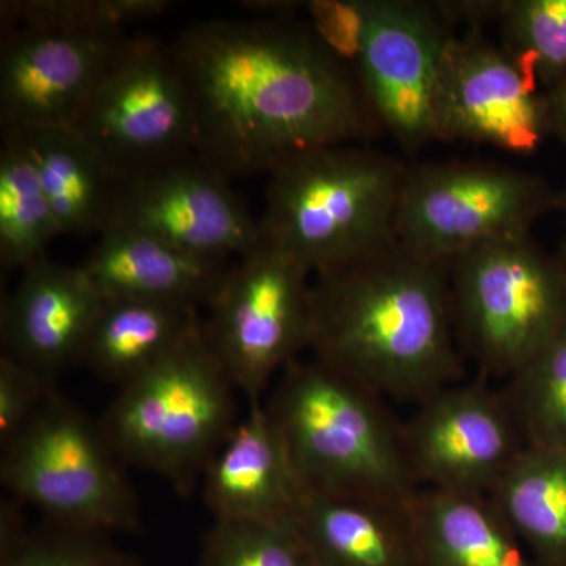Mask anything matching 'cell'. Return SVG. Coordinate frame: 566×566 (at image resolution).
I'll return each mask as SVG.
<instances>
[{"label": "cell", "mask_w": 566, "mask_h": 566, "mask_svg": "<svg viewBox=\"0 0 566 566\" xmlns=\"http://www.w3.org/2000/svg\"><path fill=\"white\" fill-rule=\"evenodd\" d=\"M196 126V155L223 177L273 175L303 153L379 132L356 73L293 14L212 20L169 46Z\"/></svg>", "instance_id": "1"}, {"label": "cell", "mask_w": 566, "mask_h": 566, "mask_svg": "<svg viewBox=\"0 0 566 566\" xmlns=\"http://www.w3.org/2000/svg\"><path fill=\"white\" fill-rule=\"evenodd\" d=\"M312 357L398 403L419 405L461 382L449 264L389 249L314 277Z\"/></svg>", "instance_id": "2"}, {"label": "cell", "mask_w": 566, "mask_h": 566, "mask_svg": "<svg viewBox=\"0 0 566 566\" xmlns=\"http://www.w3.org/2000/svg\"><path fill=\"white\" fill-rule=\"evenodd\" d=\"M263 403L304 490L395 504L420 490L403 422L381 397L314 357L290 364Z\"/></svg>", "instance_id": "3"}, {"label": "cell", "mask_w": 566, "mask_h": 566, "mask_svg": "<svg viewBox=\"0 0 566 566\" xmlns=\"http://www.w3.org/2000/svg\"><path fill=\"white\" fill-rule=\"evenodd\" d=\"M406 172L397 156L359 144L303 153L270 175L262 238L314 277L365 262L398 243Z\"/></svg>", "instance_id": "4"}, {"label": "cell", "mask_w": 566, "mask_h": 566, "mask_svg": "<svg viewBox=\"0 0 566 566\" xmlns=\"http://www.w3.org/2000/svg\"><path fill=\"white\" fill-rule=\"evenodd\" d=\"M237 394L200 324L169 356L118 387L99 422L123 463L188 495L240 422Z\"/></svg>", "instance_id": "5"}, {"label": "cell", "mask_w": 566, "mask_h": 566, "mask_svg": "<svg viewBox=\"0 0 566 566\" xmlns=\"http://www.w3.org/2000/svg\"><path fill=\"white\" fill-rule=\"evenodd\" d=\"M458 345L480 378H512L566 326V273L532 234L505 238L449 263Z\"/></svg>", "instance_id": "6"}, {"label": "cell", "mask_w": 566, "mask_h": 566, "mask_svg": "<svg viewBox=\"0 0 566 566\" xmlns=\"http://www.w3.org/2000/svg\"><path fill=\"white\" fill-rule=\"evenodd\" d=\"M125 465L102 422L55 392L2 447L0 480L14 501L35 506L54 526L133 532L140 506Z\"/></svg>", "instance_id": "7"}, {"label": "cell", "mask_w": 566, "mask_h": 566, "mask_svg": "<svg viewBox=\"0 0 566 566\" xmlns=\"http://www.w3.org/2000/svg\"><path fill=\"white\" fill-rule=\"evenodd\" d=\"M557 191L534 172L494 161L408 166L397 216L401 244L436 262L479 245L531 234Z\"/></svg>", "instance_id": "8"}, {"label": "cell", "mask_w": 566, "mask_h": 566, "mask_svg": "<svg viewBox=\"0 0 566 566\" xmlns=\"http://www.w3.org/2000/svg\"><path fill=\"white\" fill-rule=\"evenodd\" d=\"M312 277L262 240L229 268L205 305V340L245 403L263 401L274 379L311 348Z\"/></svg>", "instance_id": "9"}, {"label": "cell", "mask_w": 566, "mask_h": 566, "mask_svg": "<svg viewBox=\"0 0 566 566\" xmlns=\"http://www.w3.org/2000/svg\"><path fill=\"white\" fill-rule=\"evenodd\" d=\"M346 11L345 39L376 125L406 151L420 150L434 142L431 95L457 33L446 2L360 0L346 2Z\"/></svg>", "instance_id": "10"}, {"label": "cell", "mask_w": 566, "mask_h": 566, "mask_svg": "<svg viewBox=\"0 0 566 566\" xmlns=\"http://www.w3.org/2000/svg\"><path fill=\"white\" fill-rule=\"evenodd\" d=\"M73 132L122 181L196 153L191 103L169 46L134 36Z\"/></svg>", "instance_id": "11"}, {"label": "cell", "mask_w": 566, "mask_h": 566, "mask_svg": "<svg viewBox=\"0 0 566 566\" xmlns=\"http://www.w3.org/2000/svg\"><path fill=\"white\" fill-rule=\"evenodd\" d=\"M434 142H471L531 155L547 137L543 92L482 25L447 44L433 95Z\"/></svg>", "instance_id": "12"}, {"label": "cell", "mask_w": 566, "mask_h": 566, "mask_svg": "<svg viewBox=\"0 0 566 566\" xmlns=\"http://www.w3.org/2000/svg\"><path fill=\"white\" fill-rule=\"evenodd\" d=\"M129 43L123 32L7 25L0 54L2 134L74 129Z\"/></svg>", "instance_id": "13"}, {"label": "cell", "mask_w": 566, "mask_h": 566, "mask_svg": "<svg viewBox=\"0 0 566 566\" xmlns=\"http://www.w3.org/2000/svg\"><path fill=\"white\" fill-rule=\"evenodd\" d=\"M403 441L420 488L465 494L490 495L526 449L504 395L483 378L417 405L403 422Z\"/></svg>", "instance_id": "14"}, {"label": "cell", "mask_w": 566, "mask_h": 566, "mask_svg": "<svg viewBox=\"0 0 566 566\" xmlns=\"http://www.w3.org/2000/svg\"><path fill=\"white\" fill-rule=\"evenodd\" d=\"M230 181L193 153L123 181L111 226L139 230L205 259H240L263 238L260 221Z\"/></svg>", "instance_id": "15"}, {"label": "cell", "mask_w": 566, "mask_h": 566, "mask_svg": "<svg viewBox=\"0 0 566 566\" xmlns=\"http://www.w3.org/2000/svg\"><path fill=\"white\" fill-rule=\"evenodd\" d=\"M103 300L80 266L43 259L28 270L2 307L3 354L46 378L81 364Z\"/></svg>", "instance_id": "16"}, {"label": "cell", "mask_w": 566, "mask_h": 566, "mask_svg": "<svg viewBox=\"0 0 566 566\" xmlns=\"http://www.w3.org/2000/svg\"><path fill=\"white\" fill-rule=\"evenodd\" d=\"M202 486L214 521L293 523L304 488L263 401L248 405L245 416L208 464Z\"/></svg>", "instance_id": "17"}, {"label": "cell", "mask_w": 566, "mask_h": 566, "mask_svg": "<svg viewBox=\"0 0 566 566\" xmlns=\"http://www.w3.org/2000/svg\"><path fill=\"white\" fill-rule=\"evenodd\" d=\"M226 260L192 255L151 234L112 223L80 270L107 300L161 301L205 307L229 271Z\"/></svg>", "instance_id": "18"}, {"label": "cell", "mask_w": 566, "mask_h": 566, "mask_svg": "<svg viewBox=\"0 0 566 566\" xmlns=\"http://www.w3.org/2000/svg\"><path fill=\"white\" fill-rule=\"evenodd\" d=\"M409 502L304 490L293 526L315 566H420Z\"/></svg>", "instance_id": "19"}, {"label": "cell", "mask_w": 566, "mask_h": 566, "mask_svg": "<svg viewBox=\"0 0 566 566\" xmlns=\"http://www.w3.org/2000/svg\"><path fill=\"white\" fill-rule=\"evenodd\" d=\"M408 510L420 566H539L490 495L420 488Z\"/></svg>", "instance_id": "20"}, {"label": "cell", "mask_w": 566, "mask_h": 566, "mask_svg": "<svg viewBox=\"0 0 566 566\" xmlns=\"http://www.w3.org/2000/svg\"><path fill=\"white\" fill-rule=\"evenodd\" d=\"M202 324L192 305L147 300L103 301L81 364L117 387L169 356Z\"/></svg>", "instance_id": "21"}, {"label": "cell", "mask_w": 566, "mask_h": 566, "mask_svg": "<svg viewBox=\"0 0 566 566\" xmlns=\"http://www.w3.org/2000/svg\"><path fill=\"white\" fill-rule=\"evenodd\" d=\"M24 140L62 234H102L114 219L122 180L73 129L14 134Z\"/></svg>", "instance_id": "22"}, {"label": "cell", "mask_w": 566, "mask_h": 566, "mask_svg": "<svg viewBox=\"0 0 566 566\" xmlns=\"http://www.w3.org/2000/svg\"><path fill=\"white\" fill-rule=\"evenodd\" d=\"M490 499L539 566H566V449L526 446Z\"/></svg>", "instance_id": "23"}, {"label": "cell", "mask_w": 566, "mask_h": 566, "mask_svg": "<svg viewBox=\"0 0 566 566\" xmlns=\"http://www.w3.org/2000/svg\"><path fill=\"white\" fill-rule=\"evenodd\" d=\"M61 229L24 140L2 134L0 147V263L3 270H28L46 259Z\"/></svg>", "instance_id": "24"}, {"label": "cell", "mask_w": 566, "mask_h": 566, "mask_svg": "<svg viewBox=\"0 0 566 566\" xmlns=\"http://www.w3.org/2000/svg\"><path fill=\"white\" fill-rule=\"evenodd\" d=\"M501 392L527 447L566 449V326Z\"/></svg>", "instance_id": "25"}, {"label": "cell", "mask_w": 566, "mask_h": 566, "mask_svg": "<svg viewBox=\"0 0 566 566\" xmlns=\"http://www.w3.org/2000/svg\"><path fill=\"white\" fill-rule=\"evenodd\" d=\"M501 46L542 92L566 76V0H494Z\"/></svg>", "instance_id": "26"}, {"label": "cell", "mask_w": 566, "mask_h": 566, "mask_svg": "<svg viewBox=\"0 0 566 566\" xmlns=\"http://www.w3.org/2000/svg\"><path fill=\"white\" fill-rule=\"evenodd\" d=\"M0 6L3 25L81 32H123L170 9L167 0H7Z\"/></svg>", "instance_id": "27"}, {"label": "cell", "mask_w": 566, "mask_h": 566, "mask_svg": "<svg viewBox=\"0 0 566 566\" xmlns=\"http://www.w3.org/2000/svg\"><path fill=\"white\" fill-rule=\"evenodd\" d=\"M199 566H315L293 523L214 521L205 535Z\"/></svg>", "instance_id": "28"}, {"label": "cell", "mask_w": 566, "mask_h": 566, "mask_svg": "<svg viewBox=\"0 0 566 566\" xmlns=\"http://www.w3.org/2000/svg\"><path fill=\"white\" fill-rule=\"evenodd\" d=\"M104 535L51 524L44 534L21 536L7 549L2 566H136L107 545Z\"/></svg>", "instance_id": "29"}, {"label": "cell", "mask_w": 566, "mask_h": 566, "mask_svg": "<svg viewBox=\"0 0 566 566\" xmlns=\"http://www.w3.org/2000/svg\"><path fill=\"white\" fill-rule=\"evenodd\" d=\"M57 392L54 379L39 374L13 357H0V446L28 427Z\"/></svg>", "instance_id": "30"}, {"label": "cell", "mask_w": 566, "mask_h": 566, "mask_svg": "<svg viewBox=\"0 0 566 566\" xmlns=\"http://www.w3.org/2000/svg\"><path fill=\"white\" fill-rule=\"evenodd\" d=\"M547 137H556L566 147V76L543 92Z\"/></svg>", "instance_id": "31"}, {"label": "cell", "mask_w": 566, "mask_h": 566, "mask_svg": "<svg viewBox=\"0 0 566 566\" xmlns=\"http://www.w3.org/2000/svg\"><path fill=\"white\" fill-rule=\"evenodd\" d=\"M554 211L560 212V214L564 216L565 221V237L564 240H562V244L560 248H558L556 256L562 266H564L566 273V186L562 191H557L556 207H554Z\"/></svg>", "instance_id": "32"}]
</instances>
